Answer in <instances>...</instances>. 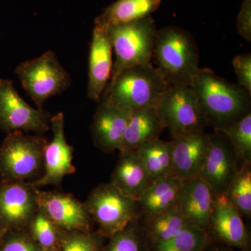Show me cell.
Wrapping results in <instances>:
<instances>
[{
    "instance_id": "cell-12",
    "label": "cell",
    "mask_w": 251,
    "mask_h": 251,
    "mask_svg": "<svg viewBox=\"0 0 251 251\" xmlns=\"http://www.w3.org/2000/svg\"><path fill=\"white\" fill-rule=\"evenodd\" d=\"M52 138L44 151V174L31 184L36 188L59 185L67 175L75 171L73 164L74 149L67 143L64 130V117L62 112L50 119Z\"/></svg>"
},
{
    "instance_id": "cell-1",
    "label": "cell",
    "mask_w": 251,
    "mask_h": 251,
    "mask_svg": "<svg viewBox=\"0 0 251 251\" xmlns=\"http://www.w3.org/2000/svg\"><path fill=\"white\" fill-rule=\"evenodd\" d=\"M190 87L206 123L216 131H224L251 112V93L211 69H200Z\"/></svg>"
},
{
    "instance_id": "cell-19",
    "label": "cell",
    "mask_w": 251,
    "mask_h": 251,
    "mask_svg": "<svg viewBox=\"0 0 251 251\" xmlns=\"http://www.w3.org/2000/svg\"><path fill=\"white\" fill-rule=\"evenodd\" d=\"M214 198L211 188L200 176L185 180L177 203L188 226L206 231Z\"/></svg>"
},
{
    "instance_id": "cell-36",
    "label": "cell",
    "mask_w": 251,
    "mask_h": 251,
    "mask_svg": "<svg viewBox=\"0 0 251 251\" xmlns=\"http://www.w3.org/2000/svg\"><path fill=\"white\" fill-rule=\"evenodd\" d=\"M44 251H58L56 250V249H50V250H44Z\"/></svg>"
},
{
    "instance_id": "cell-3",
    "label": "cell",
    "mask_w": 251,
    "mask_h": 251,
    "mask_svg": "<svg viewBox=\"0 0 251 251\" xmlns=\"http://www.w3.org/2000/svg\"><path fill=\"white\" fill-rule=\"evenodd\" d=\"M168 85L161 71L151 63L135 66L108 83L101 99H110L130 112L156 107Z\"/></svg>"
},
{
    "instance_id": "cell-32",
    "label": "cell",
    "mask_w": 251,
    "mask_h": 251,
    "mask_svg": "<svg viewBox=\"0 0 251 251\" xmlns=\"http://www.w3.org/2000/svg\"><path fill=\"white\" fill-rule=\"evenodd\" d=\"M0 251H41L32 239L23 233H16L8 238Z\"/></svg>"
},
{
    "instance_id": "cell-5",
    "label": "cell",
    "mask_w": 251,
    "mask_h": 251,
    "mask_svg": "<svg viewBox=\"0 0 251 251\" xmlns=\"http://www.w3.org/2000/svg\"><path fill=\"white\" fill-rule=\"evenodd\" d=\"M44 137L8 133L0 147V175L3 181H25L35 177L44 168Z\"/></svg>"
},
{
    "instance_id": "cell-23",
    "label": "cell",
    "mask_w": 251,
    "mask_h": 251,
    "mask_svg": "<svg viewBox=\"0 0 251 251\" xmlns=\"http://www.w3.org/2000/svg\"><path fill=\"white\" fill-rule=\"evenodd\" d=\"M151 181L173 174V143L159 138L143 144L136 150Z\"/></svg>"
},
{
    "instance_id": "cell-15",
    "label": "cell",
    "mask_w": 251,
    "mask_h": 251,
    "mask_svg": "<svg viewBox=\"0 0 251 251\" xmlns=\"http://www.w3.org/2000/svg\"><path fill=\"white\" fill-rule=\"evenodd\" d=\"M91 125L94 145L100 151L119 150L130 112L108 98L100 99Z\"/></svg>"
},
{
    "instance_id": "cell-31",
    "label": "cell",
    "mask_w": 251,
    "mask_h": 251,
    "mask_svg": "<svg viewBox=\"0 0 251 251\" xmlns=\"http://www.w3.org/2000/svg\"><path fill=\"white\" fill-rule=\"evenodd\" d=\"M234 72L237 74L238 85L251 93V55L239 54L232 61Z\"/></svg>"
},
{
    "instance_id": "cell-10",
    "label": "cell",
    "mask_w": 251,
    "mask_h": 251,
    "mask_svg": "<svg viewBox=\"0 0 251 251\" xmlns=\"http://www.w3.org/2000/svg\"><path fill=\"white\" fill-rule=\"evenodd\" d=\"M242 218L226 194L215 196L206 229L211 242L251 251V234Z\"/></svg>"
},
{
    "instance_id": "cell-30",
    "label": "cell",
    "mask_w": 251,
    "mask_h": 251,
    "mask_svg": "<svg viewBox=\"0 0 251 251\" xmlns=\"http://www.w3.org/2000/svg\"><path fill=\"white\" fill-rule=\"evenodd\" d=\"M101 234L74 232L61 239L62 251H102Z\"/></svg>"
},
{
    "instance_id": "cell-16",
    "label": "cell",
    "mask_w": 251,
    "mask_h": 251,
    "mask_svg": "<svg viewBox=\"0 0 251 251\" xmlns=\"http://www.w3.org/2000/svg\"><path fill=\"white\" fill-rule=\"evenodd\" d=\"M112 50L108 29L95 25L89 56L87 89V97L94 101H100L111 77Z\"/></svg>"
},
{
    "instance_id": "cell-8",
    "label": "cell",
    "mask_w": 251,
    "mask_h": 251,
    "mask_svg": "<svg viewBox=\"0 0 251 251\" xmlns=\"http://www.w3.org/2000/svg\"><path fill=\"white\" fill-rule=\"evenodd\" d=\"M165 128L173 140L204 130L207 123L190 85L169 84L156 106Z\"/></svg>"
},
{
    "instance_id": "cell-13",
    "label": "cell",
    "mask_w": 251,
    "mask_h": 251,
    "mask_svg": "<svg viewBox=\"0 0 251 251\" xmlns=\"http://www.w3.org/2000/svg\"><path fill=\"white\" fill-rule=\"evenodd\" d=\"M37 190L25 181H2L0 222L5 228H21L30 223L38 210Z\"/></svg>"
},
{
    "instance_id": "cell-7",
    "label": "cell",
    "mask_w": 251,
    "mask_h": 251,
    "mask_svg": "<svg viewBox=\"0 0 251 251\" xmlns=\"http://www.w3.org/2000/svg\"><path fill=\"white\" fill-rule=\"evenodd\" d=\"M85 205L99 225V233L105 237H111L140 219L136 199L126 196L110 183L94 188Z\"/></svg>"
},
{
    "instance_id": "cell-11",
    "label": "cell",
    "mask_w": 251,
    "mask_h": 251,
    "mask_svg": "<svg viewBox=\"0 0 251 251\" xmlns=\"http://www.w3.org/2000/svg\"><path fill=\"white\" fill-rule=\"evenodd\" d=\"M210 136V146L200 177L205 181L214 197L226 194L241 164L228 138L216 131Z\"/></svg>"
},
{
    "instance_id": "cell-20",
    "label": "cell",
    "mask_w": 251,
    "mask_h": 251,
    "mask_svg": "<svg viewBox=\"0 0 251 251\" xmlns=\"http://www.w3.org/2000/svg\"><path fill=\"white\" fill-rule=\"evenodd\" d=\"M151 182L136 150L120 152V159L112 172L110 184L126 196L136 199Z\"/></svg>"
},
{
    "instance_id": "cell-17",
    "label": "cell",
    "mask_w": 251,
    "mask_h": 251,
    "mask_svg": "<svg viewBox=\"0 0 251 251\" xmlns=\"http://www.w3.org/2000/svg\"><path fill=\"white\" fill-rule=\"evenodd\" d=\"M172 143L173 174L184 181L200 176L210 146L209 135L201 130L183 135Z\"/></svg>"
},
{
    "instance_id": "cell-6",
    "label": "cell",
    "mask_w": 251,
    "mask_h": 251,
    "mask_svg": "<svg viewBox=\"0 0 251 251\" xmlns=\"http://www.w3.org/2000/svg\"><path fill=\"white\" fill-rule=\"evenodd\" d=\"M15 73L28 96L41 110L48 99L62 93L72 84L70 75L52 50L21 63Z\"/></svg>"
},
{
    "instance_id": "cell-24",
    "label": "cell",
    "mask_w": 251,
    "mask_h": 251,
    "mask_svg": "<svg viewBox=\"0 0 251 251\" xmlns=\"http://www.w3.org/2000/svg\"><path fill=\"white\" fill-rule=\"evenodd\" d=\"M143 224L150 248L168 242L188 226L181 214L178 203Z\"/></svg>"
},
{
    "instance_id": "cell-27",
    "label": "cell",
    "mask_w": 251,
    "mask_h": 251,
    "mask_svg": "<svg viewBox=\"0 0 251 251\" xmlns=\"http://www.w3.org/2000/svg\"><path fill=\"white\" fill-rule=\"evenodd\" d=\"M226 196L237 207L242 217L251 218V163L241 166Z\"/></svg>"
},
{
    "instance_id": "cell-18",
    "label": "cell",
    "mask_w": 251,
    "mask_h": 251,
    "mask_svg": "<svg viewBox=\"0 0 251 251\" xmlns=\"http://www.w3.org/2000/svg\"><path fill=\"white\" fill-rule=\"evenodd\" d=\"M184 180L170 174L153 180L136 198L143 224L178 202Z\"/></svg>"
},
{
    "instance_id": "cell-21",
    "label": "cell",
    "mask_w": 251,
    "mask_h": 251,
    "mask_svg": "<svg viewBox=\"0 0 251 251\" xmlns=\"http://www.w3.org/2000/svg\"><path fill=\"white\" fill-rule=\"evenodd\" d=\"M164 128L156 107L133 110L130 112L119 151L136 150L143 144L159 138Z\"/></svg>"
},
{
    "instance_id": "cell-2",
    "label": "cell",
    "mask_w": 251,
    "mask_h": 251,
    "mask_svg": "<svg viewBox=\"0 0 251 251\" xmlns=\"http://www.w3.org/2000/svg\"><path fill=\"white\" fill-rule=\"evenodd\" d=\"M153 56L169 84L191 85L199 70V50L192 34L176 26L157 30Z\"/></svg>"
},
{
    "instance_id": "cell-34",
    "label": "cell",
    "mask_w": 251,
    "mask_h": 251,
    "mask_svg": "<svg viewBox=\"0 0 251 251\" xmlns=\"http://www.w3.org/2000/svg\"><path fill=\"white\" fill-rule=\"evenodd\" d=\"M204 251H237L233 248L219 243L211 242Z\"/></svg>"
},
{
    "instance_id": "cell-4",
    "label": "cell",
    "mask_w": 251,
    "mask_h": 251,
    "mask_svg": "<svg viewBox=\"0 0 251 251\" xmlns=\"http://www.w3.org/2000/svg\"><path fill=\"white\" fill-rule=\"evenodd\" d=\"M107 29L116 55L108 83L126 69L151 63L157 31L151 16Z\"/></svg>"
},
{
    "instance_id": "cell-26",
    "label": "cell",
    "mask_w": 251,
    "mask_h": 251,
    "mask_svg": "<svg viewBox=\"0 0 251 251\" xmlns=\"http://www.w3.org/2000/svg\"><path fill=\"white\" fill-rule=\"evenodd\" d=\"M211 242L206 230L188 226L168 242L150 247V251H204Z\"/></svg>"
},
{
    "instance_id": "cell-35",
    "label": "cell",
    "mask_w": 251,
    "mask_h": 251,
    "mask_svg": "<svg viewBox=\"0 0 251 251\" xmlns=\"http://www.w3.org/2000/svg\"><path fill=\"white\" fill-rule=\"evenodd\" d=\"M6 229L5 228L4 226L1 224V223L0 222V240H1V238H2L3 235H4L5 232H6Z\"/></svg>"
},
{
    "instance_id": "cell-25",
    "label": "cell",
    "mask_w": 251,
    "mask_h": 251,
    "mask_svg": "<svg viewBox=\"0 0 251 251\" xmlns=\"http://www.w3.org/2000/svg\"><path fill=\"white\" fill-rule=\"evenodd\" d=\"M109 239L102 251H150L145 226L140 219L130 223Z\"/></svg>"
},
{
    "instance_id": "cell-14",
    "label": "cell",
    "mask_w": 251,
    "mask_h": 251,
    "mask_svg": "<svg viewBox=\"0 0 251 251\" xmlns=\"http://www.w3.org/2000/svg\"><path fill=\"white\" fill-rule=\"evenodd\" d=\"M38 209L58 228L69 232H90L91 216L85 204L70 194L37 190Z\"/></svg>"
},
{
    "instance_id": "cell-9",
    "label": "cell",
    "mask_w": 251,
    "mask_h": 251,
    "mask_svg": "<svg viewBox=\"0 0 251 251\" xmlns=\"http://www.w3.org/2000/svg\"><path fill=\"white\" fill-rule=\"evenodd\" d=\"M49 113L34 109L18 94L12 81L0 79V128L8 133L34 132L43 134L50 128Z\"/></svg>"
},
{
    "instance_id": "cell-33",
    "label": "cell",
    "mask_w": 251,
    "mask_h": 251,
    "mask_svg": "<svg viewBox=\"0 0 251 251\" xmlns=\"http://www.w3.org/2000/svg\"><path fill=\"white\" fill-rule=\"evenodd\" d=\"M238 32L246 40L251 41V0H244L237 18Z\"/></svg>"
},
{
    "instance_id": "cell-29",
    "label": "cell",
    "mask_w": 251,
    "mask_h": 251,
    "mask_svg": "<svg viewBox=\"0 0 251 251\" xmlns=\"http://www.w3.org/2000/svg\"><path fill=\"white\" fill-rule=\"evenodd\" d=\"M29 224L33 240L38 246L44 251L55 249L59 241L58 227L44 212L38 209Z\"/></svg>"
},
{
    "instance_id": "cell-28",
    "label": "cell",
    "mask_w": 251,
    "mask_h": 251,
    "mask_svg": "<svg viewBox=\"0 0 251 251\" xmlns=\"http://www.w3.org/2000/svg\"><path fill=\"white\" fill-rule=\"evenodd\" d=\"M221 133L228 138L241 164L251 163V112Z\"/></svg>"
},
{
    "instance_id": "cell-22",
    "label": "cell",
    "mask_w": 251,
    "mask_h": 251,
    "mask_svg": "<svg viewBox=\"0 0 251 251\" xmlns=\"http://www.w3.org/2000/svg\"><path fill=\"white\" fill-rule=\"evenodd\" d=\"M161 3V0H117L96 18L95 25L108 28L135 22L150 16Z\"/></svg>"
}]
</instances>
